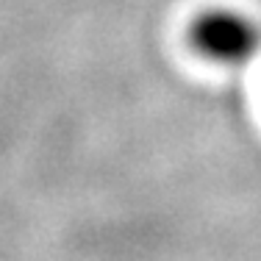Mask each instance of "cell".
<instances>
[{
	"instance_id": "6da1fadb",
	"label": "cell",
	"mask_w": 261,
	"mask_h": 261,
	"mask_svg": "<svg viewBox=\"0 0 261 261\" xmlns=\"http://www.w3.org/2000/svg\"><path fill=\"white\" fill-rule=\"evenodd\" d=\"M192 39L200 53L211 56L225 64L247 61L258 50V28L253 20L236 11H206L200 20L192 25Z\"/></svg>"
}]
</instances>
